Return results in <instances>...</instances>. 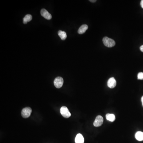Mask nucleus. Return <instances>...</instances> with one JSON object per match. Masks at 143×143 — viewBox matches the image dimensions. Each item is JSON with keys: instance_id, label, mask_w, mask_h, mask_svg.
I'll return each mask as SVG.
<instances>
[{"instance_id": "obj_1", "label": "nucleus", "mask_w": 143, "mask_h": 143, "mask_svg": "<svg viewBox=\"0 0 143 143\" xmlns=\"http://www.w3.org/2000/svg\"><path fill=\"white\" fill-rule=\"evenodd\" d=\"M103 41L104 45L108 47H112L115 45V42L114 40L107 37L103 38Z\"/></svg>"}, {"instance_id": "obj_2", "label": "nucleus", "mask_w": 143, "mask_h": 143, "mask_svg": "<svg viewBox=\"0 0 143 143\" xmlns=\"http://www.w3.org/2000/svg\"><path fill=\"white\" fill-rule=\"evenodd\" d=\"M32 112V109L30 107H25L21 111V116L23 118H28L30 116Z\"/></svg>"}, {"instance_id": "obj_3", "label": "nucleus", "mask_w": 143, "mask_h": 143, "mask_svg": "<svg viewBox=\"0 0 143 143\" xmlns=\"http://www.w3.org/2000/svg\"><path fill=\"white\" fill-rule=\"evenodd\" d=\"M60 112L61 115L64 118H69L71 116L70 113L66 106H62L61 108Z\"/></svg>"}, {"instance_id": "obj_4", "label": "nucleus", "mask_w": 143, "mask_h": 143, "mask_svg": "<svg viewBox=\"0 0 143 143\" xmlns=\"http://www.w3.org/2000/svg\"><path fill=\"white\" fill-rule=\"evenodd\" d=\"M64 80L63 78L61 77H56L54 81V84L55 87L57 88H60L63 84Z\"/></svg>"}, {"instance_id": "obj_5", "label": "nucleus", "mask_w": 143, "mask_h": 143, "mask_svg": "<svg viewBox=\"0 0 143 143\" xmlns=\"http://www.w3.org/2000/svg\"><path fill=\"white\" fill-rule=\"evenodd\" d=\"M103 118L102 116L98 115L97 116L93 123V125L95 127H99L103 124Z\"/></svg>"}, {"instance_id": "obj_6", "label": "nucleus", "mask_w": 143, "mask_h": 143, "mask_svg": "<svg viewBox=\"0 0 143 143\" xmlns=\"http://www.w3.org/2000/svg\"><path fill=\"white\" fill-rule=\"evenodd\" d=\"M41 15L46 20H49L52 18V16L46 9H42L41 11Z\"/></svg>"}, {"instance_id": "obj_7", "label": "nucleus", "mask_w": 143, "mask_h": 143, "mask_svg": "<svg viewBox=\"0 0 143 143\" xmlns=\"http://www.w3.org/2000/svg\"><path fill=\"white\" fill-rule=\"evenodd\" d=\"M116 85V81L114 78H110L107 82V86L110 88H113Z\"/></svg>"}, {"instance_id": "obj_8", "label": "nucleus", "mask_w": 143, "mask_h": 143, "mask_svg": "<svg viewBox=\"0 0 143 143\" xmlns=\"http://www.w3.org/2000/svg\"><path fill=\"white\" fill-rule=\"evenodd\" d=\"M75 141L76 143H84V138L82 134H77L75 138Z\"/></svg>"}, {"instance_id": "obj_9", "label": "nucleus", "mask_w": 143, "mask_h": 143, "mask_svg": "<svg viewBox=\"0 0 143 143\" xmlns=\"http://www.w3.org/2000/svg\"><path fill=\"white\" fill-rule=\"evenodd\" d=\"M88 25L86 24H84L80 26L78 30V33L80 34H83L86 32V31L88 29Z\"/></svg>"}, {"instance_id": "obj_10", "label": "nucleus", "mask_w": 143, "mask_h": 143, "mask_svg": "<svg viewBox=\"0 0 143 143\" xmlns=\"http://www.w3.org/2000/svg\"><path fill=\"white\" fill-rule=\"evenodd\" d=\"M106 118L107 120L113 122L115 120V116L113 114L107 113L106 115Z\"/></svg>"}, {"instance_id": "obj_11", "label": "nucleus", "mask_w": 143, "mask_h": 143, "mask_svg": "<svg viewBox=\"0 0 143 143\" xmlns=\"http://www.w3.org/2000/svg\"><path fill=\"white\" fill-rule=\"evenodd\" d=\"M135 138L137 140L141 141L143 140V132H138L135 134Z\"/></svg>"}, {"instance_id": "obj_12", "label": "nucleus", "mask_w": 143, "mask_h": 143, "mask_svg": "<svg viewBox=\"0 0 143 143\" xmlns=\"http://www.w3.org/2000/svg\"><path fill=\"white\" fill-rule=\"evenodd\" d=\"M58 36L61 38V39L63 40H64L66 39L67 38V35L65 31H62L61 30H59L58 32Z\"/></svg>"}, {"instance_id": "obj_13", "label": "nucleus", "mask_w": 143, "mask_h": 143, "mask_svg": "<svg viewBox=\"0 0 143 143\" xmlns=\"http://www.w3.org/2000/svg\"><path fill=\"white\" fill-rule=\"evenodd\" d=\"M32 19V16L30 14H27L23 18V23L24 24H27L29 21H30Z\"/></svg>"}, {"instance_id": "obj_14", "label": "nucleus", "mask_w": 143, "mask_h": 143, "mask_svg": "<svg viewBox=\"0 0 143 143\" xmlns=\"http://www.w3.org/2000/svg\"><path fill=\"white\" fill-rule=\"evenodd\" d=\"M138 80H143V73H139L138 74Z\"/></svg>"}, {"instance_id": "obj_15", "label": "nucleus", "mask_w": 143, "mask_h": 143, "mask_svg": "<svg viewBox=\"0 0 143 143\" xmlns=\"http://www.w3.org/2000/svg\"><path fill=\"white\" fill-rule=\"evenodd\" d=\"M140 49L141 51V52H143V45H141V46L140 47Z\"/></svg>"}, {"instance_id": "obj_16", "label": "nucleus", "mask_w": 143, "mask_h": 143, "mask_svg": "<svg viewBox=\"0 0 143 143\" xmlns=\"http://www.w3.org/2000/svg\"><path fill=\"white\" fill-rule=\"evenodd\" d=\"M140 5L141 7L143 8V0H142L141 2Z\"/></svg>"}, {"instance_id": "obj_17", "label": "nucleus", "mask_w": 143, "mask_h": 143, "mask_svg": "<svg viewBox=\"0 0 143 143\" xmlns=\"http://www.w3.org/2000/svg\"><path fill=\"white\" fill-rule=\"evenodd\" d=\"M141 102H142V106H143V96L142 97V98H141Z\"/></svg>"}, {"instance_id": "obj_18", "label": "nucleus", "mask_w": 143, "mask_h": 143, "mask_svg": "<svg viewBox=\"0 0 143 143\" xmlns=\"http://www.w3.org/2000/svg\"><path fill=\"white\" fill-rule=\"evenodd\" d=\"M90 1L91 2H93V3H94V2H96V0H95V1H92V0H90V1Z\"/></svg>"}]
</instances>
